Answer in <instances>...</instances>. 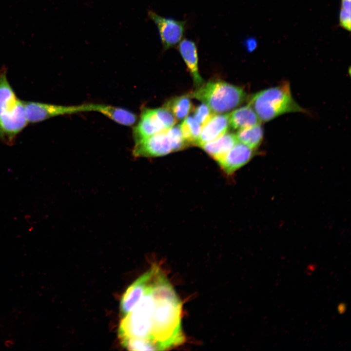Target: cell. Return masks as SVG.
<instances>
[{
  "mask_svg": "<svg viewBox=\"0 0 351 351\" xmlns=\"http://www.w3.org/2000/svg\"><path fill=\"white\" fill-rule=\"evenodd\" d=\"M151 291L155 307L150 339L158 350L180 345L185 339L181 327L182 303L160 269L154 273Z\"/></svg>",
  "mask_w": 351,
  "mask_h": 351,
  "instance_id": "1",
  "label": "cell"
},
{
  "mask_svg": "<svg viewBox=\"0 0 351 351\" xmlns=\"http://www.w3.org/2000/svg\"><path fill=\"white\" fill-rule=\"evenodd\" d=\"M248 105L261 122L286 113L306 112L293 98L288 82L254 94L250 98Z\"/></svg>",
  "mask_w": 351,
  "mask_h": 351,
  "instance_id": "2",
  "label": "cell"
},
{
  "mask_svg": "<svg viewBox=\"0 0 351 351\" xmlns=\"http://www.w3.org/2000/svg\"><path fill=\"white\" fill-rule=\"evenodd\" d=\"M188 95L207 104L214 114L229 112L247 98V94L242 88L220 80L203 83Z\"/></svg>",
  "mask_w": 351,
  "mask_h": 351,
  "instance_id": "3",
  "label": "cell"
},
{
  "mask_svg": "<svg viewBox=\"0 0 351 351\" xmlns=\"http://www.w3.org/2000/svg\"><path fill=\"white\" fill-rule=\"evenodd\" d=\"M151 287L152 282L136 307L121 320L118 329L121 340L130 338L150 339L155 307Z\"/></svg>",
  "mask_w": 351,
  "mask_h": 351,
  "instance_id": "4",
  "label": "cell"
},
{
  "mask_svg": "<svg viewBox=\"0 0 351 351\" xmlns=\"http://www.w3.org/2000/svg\"><path fill=\"white\" fill-rule=\"evenodd\" d=\"M188 146L179 125H174L135 143L132 154L136 158L161 156Z\"/></svg>",
  "mask_w": 351,
  "mask_h": 351,
  "instance_id": "5",
  "label": "cell"
},
{
  "mask_svg": "<svg viewBox=\"0 0 351 351\" xmlns=\"http://www.w3.org/2000/svg\"><path fill=\"white\" fill-rule=\"evenodd\" d=\"M176 120L165 108L142 109L140 119L133 130L135 143L175 125Z\"/></svg>",
  "mask_w": 351,
  "mask_h": 351,
  "instance_id": "6",
  "label": "cell"
},
{
  "mask_svg": "<svg viewBox=\"0 0 351 351\" xmlns=\"http://www.w3.org/2000/svg\"><path fill=\"white\" fill-rule=\"evenodd\" d=\"M25 111L28 123H37L51 117L93 111V103L79 105L65 106L33 101H24Z\"/></svg>",
  "mask_w": 351,
  "mask_h": 351,
  "instance_id": "7",
  "label": "cell"
},
{
  "mask_svg": "<svg viewBox=\"0 0 351 351\" xmlns=\"http://www.w3.org/2000/svg\"><path fill=\"white\" fill-rule=\"evenodd\" d=\"M148 16L157 27L163 50L177 46L184 38L186 21L163 17L153 10L148 11Z\"/></svg>",
  "mask_w": 351,
  "mask_h": 351,
  "instance_id": "8",
  "label": "cell"
},
{
  "mask_svg": "<svg viewBox=\"0 0 351 351\" xmlns=\"http://www.w3.org/2000/svg\"><path fill=\"white\" fill-rule=\"evenodd\" d=\"M28 123L24 101L19 99L13 108L0 115V139L7 144H12Z\"/></svg>",
  "mask_w": 351,
  "mask_h": 351,
  "instance_id": "9",
  "label": "cell"
},
{
  "mask_svg": "<svg viewBox=\"0 0 351 351\" xmlns=\"http://www.w3.org/2000/svg\"><path fill=\"white\" fill-rule=\"evenodd\" d=\"M254 153V149L238 141L217 162L222 171L227 176H230L247 164L252 159Z\"/></svg>",
  "mask_w": 351,
  "mask_h": 351,
  "instance_id": "10",
  "label": "cell"
},
{
  "mask_svg": "<svg viewBox=\"0 0 351 351\" xmlns=\"http://www.w3.org/2000/svg\"><path fill=\"white\" fill-rule=\"evenodd\" d=\"M152 268L135 281L126 290L120 301V310L125 315L137 304L149 288L153 277Z\"/></svg>",
  "mask_w": 351,
  "mask_h": 351,
  "instance_id": "11",
  "label": "cell"
},
{
  "mask_svg": "<svg viewBox=\"0 0 351 351\" xmlns=\"http://www.w3.org/2000/svg\"><path fill=\"white\" fill-rule=\"evenodd\" d=\"M229 115L230 113L214 114L201 127L196 145L200 147L227 133L230 127Z\"/></svg>",
  "mask_w": 351,
  "mask_h": 351,
  "instance_id": "12",
  "label": "cell"
},
{
  "mask_svg": "<svg viewBox=\"0 0 351 351\" xmlns=\"http://www.w3.org/2000/svg\"><path fill=\"white\" fill-rule=\"evenodd\" d=\"M178 50L191 74L194 83L196 87L204 83L198 72V58L195 42L189 39L183 38L177 45Z\"/></svg>",
  "mask_w": 351,
  "mask_h": 351,
  "instance_id": "13",
  "label": "cell"
},
{
  "mask_svg": "<svg viewBox=\"0 0 351 351\" xmlns=\"http://www.w3.org/2000/svg\"><path fill=\"white\" fill-rule=\"evenodd\" d=\"M93 111L99 112L113 121L124 126H130L137 121V116L126 109L102 104H94Z\"/></svg>",
  "mask_w": 351,
  "mask_h": 351,
  "instance_id": "14",
  "label": "cell"
},
{
  "mask_svg": "<svg viewBox=\"0 0 351 351\" xmlns=\"http://www.w3.org/2000/svg\"><path fill=\"white\" fill-rule=\"evenodd\" d=\"M237 142L235 134L226 133L216 139L203 144L200 147L217 161Z\"/></svg>",
  "mask_w": 351,
  "mask_h": 351,
  "instance_id": "15",
  "label": "cell"
},
{
  "mask_svg": "<svg viewBox=\"0 0 351 351\" xmlns=\"http://www.w3.org/2000/svg\"><path fill=\"white\" fill-rule=\"evenodd\" d=\"M230 127L239 130L261 123L258 116L248 104L236 109L229 115Z\"/></svg>",
  "mask_w": 351,
  "mask_h": 351,
  "instance_id": "16",
  "label": "cell"
},
{
  "mask_svg": "<svg viewBox=\"0 0 351 351\" xmlns=\"http://www.w3.org/2000/svg\"><path fill=\"white\" fill-rule=\"evenodd\" d=\"M189 95L176 97L169 99L163 107L169 111L176 121L186 118L193 109V105Z\"/></svg>",
  "mask_w": 351,
  "mask_h": 351,
  "instance_id": "17",
  "label": "cell"
},
{
  "mask_svg": "<svg viewBox=\"0 0 351 351\" xmlns=\"http://www.w3.org/2000/svg\"><path fill=\"white\" fill-rule=\"evenodd\" d=\"M19 98L10 84L6 76V69L0 72V115L13 108Z\"/></svg>",
  "mask_w": 351,
  "mask_h": 351,
  "instance_id": "18",
  "label": "cell"
},
{
  "mask_svg": "<svg viewBox=\"0 0 351 351\" xmlns=\"http://www.w3.org/2000/svg\"><path fill=\"white\" fill-rule=\"evenodd\" d=\"M263 134V129L260 123L239 130L235 136L239 142L255 150L260 145Z\"/></svg>",
  "mask_w": 351,
  "mask_h": 351,
  "instance_id": "19",
  "label": "cell"
},
{
  "mask_svg": "<svg viewBox=\"0 0 351 351\" xmlns=\"http://www.w3.org/2000/svg\"><path fill=\"white\" fill-rule=\"evenodd\" d=\"M182 136L188 145H196L201 126L193 117L185 118L179 125Z\"/></svg>",
  "mask_w": 351,
  "mask_h": 351,
  "instance_id": "20",
  "label": "cell"
},
{
  "mask_svg": "<svg viewBox=\"0 0 351 351\" xmlns=\"http://www.w3.org/2000/svg\"><path fill=\"white\" fill-rule=\"evenodd\" d=\"M122 345L129 350L157 351L156 346L149 339L140 338H130L121 339Z\"/></svg>",
  "mask_w": 351,
  "mask_h": 351,
  "instance_id": "21",
  "label": "cell"
},
{
  "mask_svg": "<svg viewBox=\"0 0 351 351\" xmlns=\"http://www.w3.org/2000/svg\"><path fill=\"white\" fill-rule=\"evenodd\" d=\"M214 114L207 104L202 103L195 109L193 117L202 127Z\"/></svg>",
  "mask_w": 351,
  "mask_h": 351,
  "instance_id": "22",
  "label": "cell"
},
{
  "mask_svg": "<svg viewBox=\"0 0 351 351\" xmlns=\"http://www.w3.org/2000/svg\"><path fill=\"white\" fill-rule=\"evenodd\" d=\"M339 25L346 30L351 31V13L341 8L339 14Z\"/></svg>",
  "mask_w": 351,
  "mask_h": 351,
  "instance_id": "23",
  "label": "cell"
},
{
  "mask_svg": "<svg viewBox=\"0 0 351 351\" xmlns=\"http://www.w3.org/2000/svg\"><path fill=\"white\" fill-rule=\"evenodd\" d=\"M246 49L248 51H252L255 49L257 46L256 41L252 38L248 39L245 40L244 42Z\"/></svg>",
  "mask_w": 351,
  "mask_h": 351,
  "instance_id": "24",
  "label": "cell"
},
{
  "mask_svg": "<svg viewBox=\"0 0 351 351\" xmlns=\"http://www.w3.org/2000/svg\"><path fill=\"white\" fill-rule=\"evenodd\" d=\"M341 8L351 13V0H341Z\"/></svg>",
  "mask_w": 351,
  "mask_h": 351,
  "instance_id": "25",
  "label": "cell"
}]
</instances>
